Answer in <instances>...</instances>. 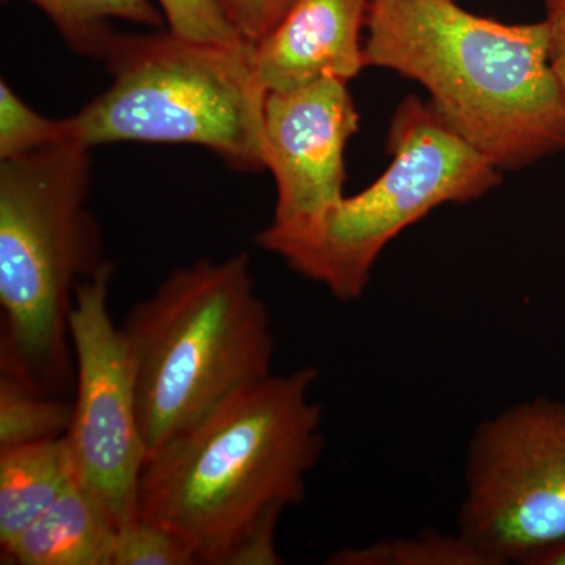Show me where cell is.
<instances>
[{
	"mask_svg": "<svg viewBox=\"0 0 565 565\" xmlns=\"http://www.w3.org/2000/svg\"><path fill=\"white\" fill-rule=\"evenodd\" d=\"M319 373L273 374L233 394L148 456L140 515L172 531L199 564L225 565L245 534L299 505L323 451Z\"/></svg>",
	"mask_w": 565,
	"mask_h": 565,
	"instance_id": "cell-1",
	"label": "cell"
},
{
	"mask_svg": "<svg viewBox=\"0 0 565 565\" xmlns=\"http://www.w3.org/2000/svg\"><path fill=\"white\" fill-rule=\"evenodd\" d=\"M364 61L422 84L441 120L500 172L565 154V95L544 21L505 24L459 0H370Z\"/></svg>",
	"mask_w": 565,
	"mask_h": 565,
	"instance_id": "cell-2",
	"label": "cell"
},
{
	"mask_svg": "<svg viewBox=\"0 0 565 565\" xmlns=\"http://www.w3.org/2000/svg\"><path fill=\"white\" fill-rule=\"evenodd\" d=\"M121 329L136 366L148 456L274 374L273 321L247 253L173 270L134 305Z\"/></svg>",
	"mask_w": 565,
	"mask_h": 565,
	"instance_id": "cell-3",
	"label": "cell"
},
{
	"mask_svg": "<svg viewBox=\"0 0 565 565\" xmlns=\"http://www.w3.org/2000/svg\"><path fill=\"white\" fill-rule=\"evenodd\" d=\"M90 166L74 140L0 163V373L44 394L68 375L77 282L106 263L87 211Z\"/></svg>",
	"mask_w": 565,
	"mask_h": 565,
	"instance_id": "cell-4",
	"label": "cell"
},
{
	"mask_svg": "<svg viewBox=\"0 0 565 565\" xmlns=\"http://www.w3.org/2000/svg\"><path fill=\"white\" fill-rule=\"evenodd\" d=\"M111 84L66 118L85 147L143 141L200 145L243 172L266 169L264 104L253 44L203 43L172 31L111 29L99 57Z\"/></svg>",
	"mask_w": 565,
	"mask_h": 565,
	"instance_id": "cell-5",
	"label": "cell"
},
{
	"mask_svg": "<svg viewBox=\"0 0 565 565\" xmlns=\"http://www.w3.org/2000/svg\"><path fill=\"white\" fill-rule=\"evenodd\" d=\"M386 151L393 161L370 188L313 218L270 223L256 234V244L352 302L366 291L386 245L404 230L441 204L471 202L500 182V170L416 96L394 111Z\"/></svg>",
	"mask_w": 565,
	"mask_h": 565,
	"instance_id": "cell-6",
	"label": "cell"
},
{
	"mask_svg": "<svg viewBox=\"0 0 565 565\" xmlns=\"http://www.w3.org/2000/svg\"><path fill=\"white\" fill-rule=\"evenodd\" d=\"M457 531L489 565H534L565 539V403L534 397L476 427Z\"/></svg>",
	"mask_w": 565,
	"mask_h": 565,
	"instance_id": "cell-7",
	"label": "cell"
},
{
	"mask_svg": "<svg viewBox=\"0 0 565 565\" xmlns=\"http://www.w3.org/2000/svg\"><path fill=\"white\" fill-rule=\"evenodd\" d=\"M114 266L102 264L77 282L70 313L76 399L68 433L77 479L115 525L140 515V479L148 459L131 349L109 310Z\"/></svg>",
	"mask_w": 565,
	"mask_h": 565,
	"instance_id": "cell-8",
	"label": "cell"
},
{
	"mask_svg": "<svg viewBox=\"0 0 565 565\" xmlns=\"http://www.w3.org/2000/svg\"><path fill=\"white\" fill-rule=\"evenodd\" d=\"M359 122L348 82L337 77L267 93L264 158L277 184L273 223L313 218L343 199L344 151Z\"/></svg>",
	"mask_w": 565,
	"mask_h": 565,
	"instance_id": "cell-9",
	"label": "cell"
},
{
	"mask_svg": "<svg viewBox=\"0 0 565 565\" xmlns=\"http://www.w3.org/2000/svg\"><path fill=\"white\" fill-rule=\"evenodd\" d=\"M370 0H294L253 57L267 93L305 87L323 77L344 82L366 68L363 31Z\"/></svg>",
	"mask_w": 565,
	"mask_h": 565,
	"instance_id": "cell-10",
	"label": "cell"
},
{
	"mask_svg": "<svg viewBox=\"0 0 565 565\" xmlns=\"http://www.w3.org/2000/svg\"><path fill=\"white\" fill-rule=\"evenodd\" d=\"M115 525L79 479L9 544L2 564L111 565Z\"/></svg>",
	"mask_w": 565,
	"mask_h": 565,
	"instance_id": "cell-11",
	"label": "cell"
},
{
	"mask_svg": "<svg viewBox=\"0 0 565 565\" xmlns=\"http://www.w3.org/2000/svg\"><path fill=\"white\" fill-rule=\"evenodd\" d=\"M76 481L65 435L0 449V545L13 541Z\"/></svg>",
	"mask_w": 565,
	"mask_h": 565,
	"instance_id": "cell-12",
	"label": "cell"
},
{
	"mask_svg": "<svg viewBox=\"0 0 565 565\" xmlns=\"http://www.w3.org/2000/svg\"><path fill=\"white\" fill-rule=\"evenodd\" d=\"M43 11L71 50L99 57L111 20L162 29L163 13L152 0H28Z\"/></svg>",
	"mask_w": 565,
	"mask_h": 565,
	"instance_id": "cell-13",
	"label": "cell"
},
{
	"mask_svg": "<svg viewBox=\"0 0 565 565\" xmlns=\"http://www.w3.org/2000/svg\"><path fill=\"white\" fill-rule=\"evenodd\" d=\"M329 565H489L459 531L390 537L364 546H348L327 557Z\"/></svg>",
	"mask_w": 565,
	"mask_h": 565,
	"instance_id": "cell-14",
	"label": "cell"
},
{
	"mask_svg": "<svg viewBox=\"0 0 565 565\" xmlns=\"http://www.w3.org/2000/svg\"><path fill=\"white\" fill-rule=\"evenodd\" d=\"M71 416L73 404L0 373V449L63 437Z\"/></svg>",
	"mask_w": 565,
	"mask_h": 565,
	"instance_id": "cell-15",
	"label": "cell"
},
{
	"mask_svg": "<svg viewBox=\"0 0 565 565\" xmlns=\"http://www.w3.org/2000/svg\"><path fill=\"white\" fill-rule=\"evenodd\" d=\"M70 140L68 120L33 110L6 81H0V161L22 158Z\"/></svg>",
	"mask_w": 565,
	"mask_h": 565,
	"instance_id": "cell-16",
	"label": "cell"
},
{
	"mask_svg": "<svg viewBox=\"0 0 565 565\" xmlns=\"http://www.w3.org/2000/svg\"><path fill=\"white\" fill-rule=\"evenodd\" d=\"M195 555L184 542L145 516L117 527L111 565H195Z\"/></svg>",
	"mask_w": 565,
	"mask_h": 565,
	"instance_id": "cell-17",
	"label": "cell"
},
{
	"mask_svg": "<svg viewBox=\"0 0 565 565\" xmlns=\"http://www.w3.org/2000/svg\"><path fill=\"white\" fill-rule=\"evenodd\" d=\"M169 24V31L203 43H244L215 0H154Z\"/></svg>",
	"mask_w": 565,
	"mask_h": 565,
	"instance_id": "cell-18",
	"label": "cell"
},
{
	"mask_svg": "<svg viewBox=\"0 0 565 565\" xmlns=\"http://www.w3.org/2000/svg\"><path fill=\"white\" fill-rule=\"evenodd\" d=\"M234 31L248 43L264 39L285 17L294 0H215Z\"/></svg>",
	"mask_w": 565,
	"mask_h": 565,
	"instance_id": "cell-19",
	"label": "cell"
},
{
	"mask_svg": "<svg viewBox=\"0 0 565 565\" xmlns=\"http://www.w3.org/2000/svg\"><path fill=\"white\" fill-rule=\"evenodd\" d=\"M280 515L262 520L250 533L241 539L226 557L225 565H278L282 563L275 545V530Z\"/></svg>",
	"mask_w": 565,
	"mask_h": 565,
	"instance_id": "cell-20",
	"label": "cell"
},
{
	"mask_svg": "<svg viewBox=\"0 0 565 565\" xmlns=\"http://www.w3.org/2000/svg\"><path fill=\"white\" fill-rule=\"evenodd\" d=\"M546 40L548 57L565 95V0H545Z\"/></svg>",
	"mask_w": 565,
	"mask_h": 565,
	"instance_id": "cell-21",
	"label": "cell"
},
{
	"mask_svg": "<svg viewBox=\"0 0 565 565\" xmlns=\"http://www.w3.org/2000/svg\"><path fill=\"white\" fill-rule=\"evenodd\" d=\"M534 565H565V539L539 557Z\"/></svg>",
	"mask_w": 565,
	"mask_h": 565,
	"instance_id": "cell-22",
	"label": "cell"
}]
</instances>
